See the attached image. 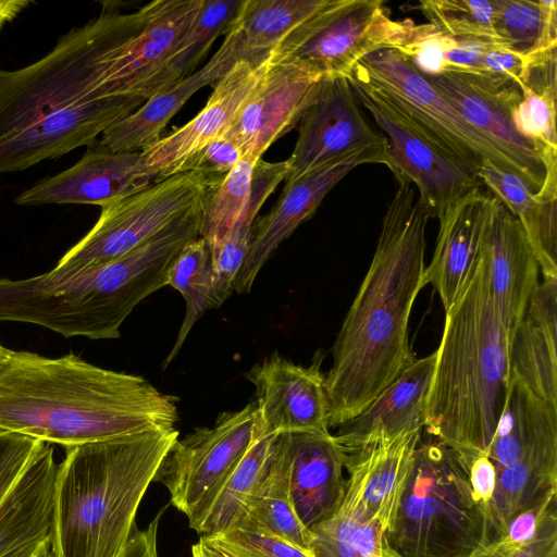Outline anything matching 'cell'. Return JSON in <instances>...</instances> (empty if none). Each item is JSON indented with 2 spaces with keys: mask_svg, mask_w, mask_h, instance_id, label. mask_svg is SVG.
Returning <instances> with one entry per match:
<instances>
[{
  "mask_svg": "<svg viewBox=\"0 0 557 557\" xmlns=\"http://www.w3.org/2000/svg\"><path fill=\"white\" fill-rule=\"evenodd\" d=\"M486 248L492 301L510 345L539 285L540 265L520 222L502 203L488 232Z\"/></svg>",
  "mask_w": 557,
  "mask_h": 557,
  "instance_id": "26",
  "label": "cell"
},
{
  "mask_svg": "<svg viewBox=\"0 0 557 557\" xmlns=\"http://www.w3.org/2000/svg\"><path fill=\"white\" fill-rule=\"evenodd\" d=\"M236 529L267 533L310 550L312 534L294 507L288 465L276 434L273 437L268 473Z\"/></svg>",
  "mask_w": 557,
  "mask_h": 557,
  "instance_id": "33",
  "label": "cell"
},
{
  "mask_svg": "<svg viewBox=\"0 0 557 557\" xmlns=\"http://www.w3.org/2000/svg\"><path fill=\"white\" fill-rule=\"evenodd\" d=\"M242 0H205L194 23L174 47L165 65L166 89L191 74L210 50L215 39L224 34Z\"/></svg>",
  "mask_w": 557,
  "mask_h": 557,
  "instance_id": "39",
  "label": "cell"
},
{
  "mask_svg": "<svg viewBox=\"0 0 557 557\" xmlns=\"http://www.w3.org/2000/svg\"><path fill=\"white\" fill-rule=\"evenodd\" d=\"M285 183L357 149L387 145L367 123L347 77H324L302 114Z\"/></svg>",
  "mask_w": 557,
  "mask_h": 557,
  "instance_id": "14",
  "label": "cell"
},
{
  "mask_svg": "<svg viewBox=\"0 0 557 557\" xmlns=\"http://www.w3.org/2000/svg\"><path fill=\"white\" fill-rule=\"evenodd\" d=\"M178 435L157 429L65 448L54 482L52 557H117Z\"/></svg>",
  "mask_w": 557,
  "mask_h": 557,
  "instance_id": "5",
  "label": "cell"
},
{
  "mask_svg": "<svg viewBox=\"0 0 557 557\" xmlns=\"http://www.w3.org/2000/svg\"><path fill=\"white\" fill-rule=\"evenodd\" d=\"M322 357L310 366L296 364L277 352L246 374L256 389V407L264 434L330 431Z\"/></svg>",
  "mask_w": 557,
  "mask_h": 557,
  "instance_id": "17",
  "label": "cell"
},
{
  "mask_svg": "<svg viewBox=\"0 0 557 557\" xmlns=\"http://www.w3.org/2000/svg\"><path fill=\"white\" fill-rule=\"evenodd\" d=\"M421 74L469 124L517 163L532 194L557 198V160L543 153L516 125L515 111L521 100L516 83L461 72Z\"/></svg>",
  "mask_w": 557,
  "mask_h": 557,
  "instance_id": "10",
  "label": "cell"
},
{
  "mask_svg": "<svg viewBox=\"0 0 557 557\" xmlns=\"http://www.w3.org/2000/svg\"><path fill=\"white\" fill-rule=\"evenodd\" d=\"M57 471L52 445L40 442L0 504V557H39L49 553Z\"/></svg>",
  "mask_w": 557,
  "mask_h": 557,
  "instance_id": "22",
  "label": "cell"
},
{
  "mask_svg": "<svg viewBox=\"0 0 557 557\" xmlns=\"http://www.w3.org/2000/svg\"><path fill=\"white\" fill-rule=\"evenodd\" d=\"M205 0H156L135 12L94 18V69L106 98L148 100L166 90L165 65Z\"/></svg>",
  "mask_w": 557,
  "mask_h": 557,
  "instance_id": "7",
  "label": "cell"
},
{
  "mask_svg": "<svg viewBox=\"0 0 557 557\" xmlns=\"http://www.w3.org/2000/svg\"><path fill=\"white\" fill-rule=\"evenodd\" d=\"M30 4V0H0V32Z\"/></svg>",
  "mask_w": 557,
  "mask_h": 557,
  "instance_id": "46",
  "label": "cell"
},
{
  "mask_svg": "<svg viewBox=\"0 0 557 557\" xmlns=\"http://www.w3.org/2000/svg\"><path fill=\"white\" fill-rule=\"evenodd\" d=\"M493 29L500 47L525 60L556 50L557 2L495 0Z\"/></svg>",
  "mask_w": 557,
  "mask_h": 557,
  "instance_id": "36",
  "label": "cell"
},
{
  "mask_svg": "<svg viewBox=\"0 0 557 557\" xmlns=\"http://www.w3.org/2000/svg\"><path fill=\"white\" fill-rule=\"evenodd\" d=\"M435 354L413 362L358 416L334 434L345 453H352L398 434L423 429Z\"/></svg>",
  "mask_w": 557,
  "mask_h": 557,
  "instance_id": "27",
  "label": "cell"
},
{
  "mask_svg": "<svg viewBox=\"0 0 557 557\" xmlns=\"http://www.w3.org/2000/svg\"><path fill=\"white\" fill-rule=\"evenodd\" d=\"M556 50L534 57L517 82L521 100L515 111L520 133L557 160Z\"/></svg>",
  "mask_w": 557,
  "mask_h": 557,
  "instance_id": "34",
  "label": "cell"
},
{
  "mask_svg": "<svg viewBox=\"0 0 557 557\" xmlns=\"http://www.w3.org/2000/svg\"><path fill=\"white\" fill-rule=\"evenodd\" d=\"M176 404L143 376L74 354L48 358L11 350L0 366V432L65 448L174 428Z\"/></svg>",
  "mask_w": 557,
  "mask_h": 557,
  "instance_id": "2",
  "label": "cell"
},
{
  "mask_svg": "<svg viewBox=\"0 0 557 557\" xmlns=\"http://www.w3.org/2000/svg\"><path fill=\"white\" fill-rule=\"evenodd\" d=\"M556 435L557 403L540 397L520 379L511 375L505 405L486 450L496 472Z\"/></svg>",
  "mask_w": 557,
  "mask_h": 557,
  "instance_id": "31",
  "label": "cell"
},
{
  "mask_svg": "<svg viewBox=\"0 0 557 557\" xmlns=\"http://www.w3.org/2000/svg\"><path fill=\"white\" fill-rule=\"evenodd\" d=\"M267 65L268 60L236 62L190 121L140 151L153 183L180 173L195 153L223 136L258 86Z\"/></svg>",
  "mask_w": 557,
  "mask_h": 557,
  "instance_id": "18",
  "label": "cell"
},
{
  "mask_svg": "<svg viewBox=\"0 0 557 557\" xmlns=\"http://www.w3.org/2000/svg\"><path fill=\"white\" fill-rule=\"evenodd\" d=\"M261 434L228 472L187 516L189 527L201 535L236 529L269 469L273 437Z\"/></svg>",
  "mask_w": 557,
  "mask_h": 557,
  "instance_id": "30",
  "label": "cell"
},
{
  "mask_svg": "<svg viewBox=\"0 0 557 557\" xmlns=\"http://www.w3.org/2000/svg\"><path fill=\"white\" fill-rule=\"evenodd\" d=\"M39 557H50V556H49V553H47V554H45V555H42V556H39ZM51 557H52V556H51Z\"/></svg>",
  "mask_w": 557,
  "mask_h": 557,
  "instance_id": "49",
  "label": "cell"
},
{
  "mask_svg": "<svg viewBox=\"0 0 557 557\" xmlns=\"http://www.w3.org/2000/svg\"><path fill=\"white\" fill-rule=\"evenodd\" d=\"M276 440L287 460L294 507L311 530L331 517L343 499L346 454L330 431L280 432Z\"/></svg>",
  "mask_w": 557,
  "mask_h": 557,
  "instance_id": "21",
  "label": "cell"
},
{
  "mask_svg": "<svg viewBox=\"0 0 557 557\" xmlns=\"http://www.w3.org/2000/svg\"><path fill=\"white\" fill-rule=\"evenodd\" d=\"M413 25L409 18L393 20L381 0H334L318 32L285 59L324 77H348L368 54L399 49Z\"/></svg>",
  "mask_w": 557,
  "mask_h": 557,
  "instance_id": "13",
  "label": "cell"
},
{
  "mask_svg": "<svg viewBox=\"0 0 557 557\" xmlns=\"http://www.w3.org/2000/svg\"><path fill=\"white\" fill-rule=\"evenodd\" d=\"M11 350L0 344V366L8 359Z\"/></svg>",
  "mask_w": 557,
  "mask_h": 557,
  "instance_id": "47",
  "label": "cell"
},
{
  "mask_svg": "<svg viewBox=\"0 0 557 557\" xmlns=\"http://www.w3.org/2000/svg\"><path fill=\"white\" fill-rule=\"evenodd\" d=\"M153 183L140 151H112L99 139L71 168L46 177L15 198L20 206L81 203L106 206Z\"/></svg>",
  "mask_w": 557,
  "mask_h": 557,
  "instance_id": "19",
  "label": "cell"
},
{
  "mask_svg": "<svg viewBox=\"0 0 557 557\" xmlns=\"http://www.w3.org/2000/svg\"><path fill=\"white\" fill-rule=\"evenodd\" d=\"M243 157V151L234 143L220 137L195 153L181 172L193 171L200 174L211 188L220 183Z\"/></svg>",
  "mask_w": 557,
  "mask_h": 557,
  "instance_id": "42",
  "label": "cell"
},
{
  "mask_svg": "<svg viewBox=\"0 0 557 557\" xmlns=\"http://www.w3.org/2000/svg\"><path fill=\"white\" fill-rule=\"evenodd\" d=\"M261 434L255 403L223 412L213 426L198 428L177 440L153 481L162 483L171 504L188 516Z\"/></svg>",
  "mask_w": 557,
  "mask_h": 557,
  "instance_id": "12",
  "label": "cell"
},
{
  "mask_svg": "<svg viewBox=\"0 0 557 557\" xmlns=\"http://www.w3.org/2000/svg\"><path fill=\"white\" fill-rule=\"evenodd\" d=\"M218 535L246 557H315L311 550L267 533L235 529Z\"/></svg>",
  "mask_w": 557,
  "mask_h": 557,
  "instance_id": "44",
  "label": "cell"
},
{
  "mask_svg": "<svg viewBox=\"0 0 557 557\" xmlns=\"http://www.w3.org/2000/svg\"><path fill=\"white\" fill-rule=\"evenodd\" d=\"M310 532L315 557H384L385 528L368 517L347 487L333 515Z\"/></svg>",
  "mask_w": 557,
  "mask_h": 557,
  "instance_id": "35",
  "label": "cell"
},
{
  "mask_svg": "<svg viewBox=\"0 0 557 557\" xmlns=\"http://www.w3.org/2000/svg\"><path fill=\"white\" fill-rule=\"evenodd\" d=\"M468 557H557V511L546 518L533 537L515 541L503 536Z\"/></svg>",
  "mask_w": 557,
  "mask_h": 557,
  "instance_id": "41",
  "label": "cell"
},
{
  "mask_svg": "<svg viewBox=\"0 0 557 557\" xmlns=\"http://www.w3.org/2000/svg\"><path fill=\"white\" fill-rule=\"evenodd\" d=\"M418 8L446 36L499 46L493 29L495 0H424Z\"/></svg>",
  "mask_w": 557,
  "mask_h": 557,
  "instance_id": "40",
  "label": "cell"
},
{
  "mask_svg": "<svg viewBox=\"0 0 557 557\" xmlns=\"http://www.w3.org/2000/svg\"><path fill=\"white\" fill-rule=\"evenodd\" d=\"M499 200L484 186L461 196L440 216L432 259L424 271V285L437 292L445 312L455 304L480 257Z\"/></svg>",
  "mask_w": 557,
  "mask_h": 557,
  "instance_id": "20",
  "label": "cell"
},
{
  "mask_svg": "<svg viewBox=\"0 0 557 557\" xmlns=\"http://www.w3.org/2000/svg\"><path fill=\"white\" fill-rule=\"evenodd\" d=\"M208 188L200 174L185 171L102 206L92 228L52 271L76 273L122 257L169 225L200 211Z\"/></svg>",
  "mask_w": 557,
  "mask_h": 557,
  "instance_id": "9",
  "label": "cell"
},
{
  "mask_svg": "<svg viewBox=\"0 0 557 557\" xmlns=\"http://www.w3.org/2000/svg\"><path fill=\"white\" fill-rule=\"evenodd\" d=\"M384 557H399L395 553H393L385 544L384 542Z\"/></svg>",
  "mask_w": 557,
  "mask_h": 557,
  "instance_id": "48",
  "label": "cell"
},
{
  "mask_svg": "<svg viewBox=\"0 0 557 557\" xmlns=\"http://www.w3.org/2000/svg\"><path fill=\"white\" fill-rule=\"evenodd\" d=\"M423 429L405 431L352 453H345L346 487L371 519L387 531L396 516Z\"/></svg>",
  "mask_w": 557,
  "mask_h": 557,
  "instance_id": "24",
  "label": "cell"
},
{
  "mask_svg": "<svg viewBox=\"0 0 557 557\" xmlns=\"http://www.w3.org/2000/svg\"><path fill=\"white\" fill-rule=\"evenodd\" d=\"M166 285L182 294L186 308L176 341L162 363L163 369L177 356L198 319L208 309L215 308L211 251L203 238L191 239L182 248L168 271Z\"/></svg>",
  "mask_w": 557,
  "mask_h": 557,
  "instance_id": "37",
  "label": "cell"
},
{
  "mask_svg": "<svg viewBox=\"0 0 557 557\" xmlns=\"http://www.w3.org/2000/svg\"><path fill=\"white\" fill-rule=\"evenodd\" d=\"M95 40L91 20L36 62L0 70V175L88 147L147 101L101 95Z\"/></svg>",
  "mask_w": 557,
  "mask_h": 557,
  "instance_id": "3",
  "label": "cell"
},
{
  "mask_svg": "<svg viewBox=\"0 0 557 557\" xmlns=\"http://www.w3.org/2000/svg\"><path fill=\"white\" fill-rule=\"evenodd\" d=\"M259 160L244 156L220 183L208 188L201 209L199 237L206 240L211 252L220 246L244 211Z\"/></svg>",
  "mask_w": 557,
  "mask_h": 557,
  "instance_id": "38",
  "label": "cell"
},
{
  "mask_svg": "<svg viewBox=\"0 0 557 557\" xmlns=\"http://www.w3.org/2000/svg\"><path fill=\"white\" fill-rule=\"evenodd\" d=\"M434 354L423 431L454 451L486 455L511 376L508 338L491 296L486 243L445 312Z\"/></svg>",
  "mask_w": 557,
  "mask_h": 557,
  "instance_id": "4",
  "label": "cell"
},
{
  "mask_svg": "<svg viewBox=\"0 0 557 557\" xmlns=\"http://www.w3.org/2000/svg\"><path fill=\"white\" fill-rule=\"evenodd\" d=\"M347 78L358 101L386 135L388 169L397 181L417 186L429 218L438 220L461 196L483 186L476 174L428 139L381 91L354 74Z\"/></svg>",
  "mask_w": 557,
  "mask_h": 557,
  "instance_id": "11",
  "label": "cell"
},
{
  "mask_svg": "<svg viewBox=\"0 0 557 557\" xmlns=\"http://www.w3.org/2000/svg\"><path fill=\"white\" fill-rule=\"evenodd\" d=\"M333 0H242L232 18L246 60L285 59L301 48L322 25Z\"/></svg>",
  "mask_w": 557,
  "mask_h": 557,
  "instance_id": "25",
  "label": "cell"
},
{
  "mask_svg": "<svg viewBox=\"0 0 557 557\" xmlns=\"http://www.w3.org/2000/svg\"><path fill=\"white\" fill-rule=\"evenodd\" d=\"M557 278L531 295L509 345L510 374L540 397L557 403Z\"/></svg>",
  "mask_w": 557,
  "mask_h": 557,
  "instance_id": "29",
  "label": "cell"
},
{
  "mask_svg": "<svg viewBox=\"0 0 557 557\" xmlns=\"http://www.w3.org/2000/svg\"><path fill=\"white\" fill-rule=\"evenodd\" d=\"M323 79L294 60L268 59L258 86L222 137L244 156L261 159L276 139L299 123Z\"/></svg>",
  "mask_w": 557,
  "mask_h": 557,
  "instance_id": "16",
  "label": "cell"
},
{
  "mask_svg": "<svg viewBox=\"0 0 557 557\" xmlns=\"http://www.w3.org/2000/svg\"><path fill=\"white\" fill-rule=\"evenodd\" d=\"M397 50L423 74L461 72L502 84H517L528 64V60L497 45L451 38L430 24L414 23L407 41Z\"/></svg>",
  "mask_w": 557,
  "mask_h": 557,
  "instance_id": "28",
  "label": "cell"
},
{
  "mask_svg": "<svg viewBox=\"0 0 557 557\" xmlns=\"http://www.w3.org/2000/svg\"><path fill=\"white\" fill-rule=\"evenodd\" d=\"M368 163H381L389 168L388 143L357 149L292 183H285L274 207L253 224L252 242L238 272L234 290L238 294L248 293L272 253L315 212L327 193L351 170Z\"/></svg>",
  "mask_w": 557,
  "mask_h": 557,
  "instance_id": "15",
  "label": "cell"
},
{
  "mask_svg": "<svg viewBox=\"0 0 557 557\" xmlns=\"http://www.w3.org/2000/svg\"><path fill=\"white\" fill-rule=\"evenodd\" d=\"M41 441L14 432H0V504L14 486Z\"/></svg>",
  "mask_w": 557,
  "mask_h": 557,
  "instance_id": "43",
  "label": "cell"
},
{
  "mask_svg": "<svg viewBox=\"0 0 557 557\" xmlns=\"http://www.w3.org/2000/svg\"><path fill=\"white\" fill-rule=\"evenodd\" d=\"M397 182L370 267L332 348L325 375L330 428L358 416L414 360L409 318L425 286L430 218L413 185Z\"/></svg>",
  "mask_w": 557,
  "mask_h": 557,
  "instance_id": "1",
  "label": "cell"
},
{
  "mask_svg": "<svg viewBox=\"0 0 557 557\" xmlns=\"http://www.w3.org/2000/svg\"><path fill=\"white\" fill-rule=\"evenodd\" d=\"M191 557H246L219 535H201L191 546Z\"/></svg>",
  "mask_w": 557,
  "mask_h": 557,
  "instance_id": "45",
  "label": "cell"
},
{
  "mask_svg": "<svg viewBox=\"0 0 557 557\" xmlns=\"http://www.w3.org/2000/svg\"><path fill=\"white\" fill-rule=\"evenodd\" d=\"M225 38L211 59L171 88L145 101L135 112L108 128L99 141L112 151H141L156 144L185 102L207 85H215L246 51L237 27L231 21Z\"/></svg>",
  "mask_w": 557,
  "mask_h": 557,
  "instance_id": "23",
  "label": "cell"
},
{
  "mask_svg": "<svg viewBox=\"0 0 557 557\" xmlns=\"http://www.w3.org/2000/svg\"><path fill=\"white\" fill-rule=\"evenodd\" d=\"M482 185L520 222L544 278H557V198L532 194L515 175L492 164L478 171Z\"/></svg>",
  "mask_w": 557,
  "mask_h": 557,
  "instance_id": "32",
  "label": "cell"
},
{
  "mask_svg": "<svg viewBox=\"0 0 557 557\" xmlns=\"http://www.w3.org/2000/svg\"><path fill=\"white\" fill-rule=\"evenodd\" d=\"M384 542L399 557H468L492 542L456 454L432 437L420 440Z\"/></svg>",
  "mask_w": 557,
  "mask_h": 557,
  "instance_id": "6",
  "label": "cell"
},
{
  "mask_svg": "<svg viewBox=\"0 0 557 557\" xmlns=\"http://www.w3.org/2000/svg\"><path fill=\"white\" fill-rule=\"evenodd\" d=\"M388 101L428 139L478 175L485 164L525 178L517 163L469 124L399 50L387 48L364 57L352 70Z\"/></svg>",
  "mask_w": 557,
  "mask_h": 557,
  "instance_id": "8",
  "label": "cell"
}]
</instances>
